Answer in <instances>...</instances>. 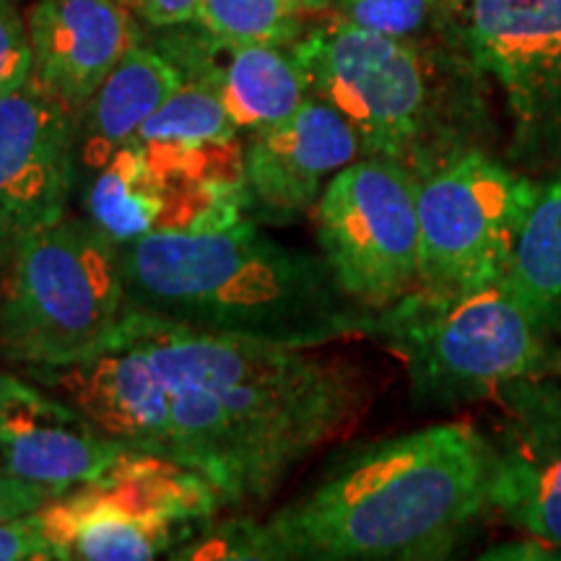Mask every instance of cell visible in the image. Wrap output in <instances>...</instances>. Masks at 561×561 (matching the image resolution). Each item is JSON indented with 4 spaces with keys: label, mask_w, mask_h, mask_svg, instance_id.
<instances>
[{
    "label": "cell",
    "mask_w": 561,
    "mask_h": 561,
    "mask_svg": "<svg viewBox=\"0 0 561 561\" xmlns=\"http://www.w3.org/2000/svg\"><path fill=\"white\" fill-rule=\"evenodd\" d=\"M541 178L471 149L419 178V286L471 291L507 278Z\"/></svg>",
    "instance_id": "8"
},
{
    "label": "cell",
    "mask_w": 561,
    "mask_h": 561,
    "mask_svg": "<svg viewBox=\"0 0 561 561\" xmlns=\"http://www.w3.org/2000/svg\"><path fill=\"white\" fill-rule=\"evenodd\" d=\"M5 261H9V255H5L3 244H0V271H3V265H5Z\"/></svg>",
    "instance_id": "30"
},
{
    "label": "cell",
    "mask_w": 561,
    "mask_h": 561,
    "mask_svg": "<svg viewBox=\"0 0 561 561\" xmlns=\"http://www.w3.org/2000/svg\"><path fill=\"white\" fill-rule=\"evenodd\" d=\"M195 21L216 37L244 45L294 47L307 32V13L291 0H201Z\"/></svg>",
    "instance_id": "23"
},
{
    "label": "cell",
    "mask_w": 561,
    "mask_h": 561,
    "mask_svg": "<svg viewBox=\"0 0 561 561\" xmlns=\"http://www.w3.org/2000/svg\"><path fill=\"white\" fill-rule=\"evenodd\" d=\"M185 79L149 42H138L76 115V182L91 178L136 138Z\"/></svg>",
    "instance_id": "19"
},
{
    "label": "cell",
    "mask_w": 561,
    "mask_h": 561,
    "mask_svg": "<svg viewBox=\"0 0 561 561\" xmlns=\"http://www.w3.org/2000/svg\"><path fill=\"white\" fill-rule=\"evenodd\" d=\"M149 30H164L195 21L201 0H123Z\"/></svg>",
    "instance_id": "27"
},
{
    "label": "cell",
    "mask_w": 561,
    "mask_h": 561,
    "mask_svg": "<svg viewBox=\"0 0 561 561\" xmlns=\"http://www.w3.org/2000/svg\"><path fill=\"white\" fill-rule=\"evenodd\" d=\"M481 432L491 517L525 536L561 541V377L507 385Z\"/></svg>",
    "instance_id": "12"
},
{
    "label": "cell",
    "mask_w": 561,
    "mask_h": 561,
    "mask_svg": "<svg viewBox=\"0 0 561 561\" xmlns=\"http://www.w3.org/2000/svg\"><path fill=\"white\" fill-rule=\"evenodd\" d=\"M364 157L354 125L333 104L310 96L284 123L244 136V182L252 208L297 219L351 161Z\"/></svg>",
    "instance_id": "16"
},
{
    "label": "cell",
    "mask_w": 561,
    "mask_h": 561,
    "mask_svg": "<svg viewBox=\"0 0 561 561\" xmlns=\"http://www.w3.org/2000/svg\"><path fill=\"white\" fill-rule=\"evenodd\" d=\"M479 559L481 561H561V541H549V538L517 533V538H507V541L489 546Z\"/></svg>",
    "instance_id": "26"
},
{
    "label": "cell",
    "mask_w": 561,
    "mask_h": 561,
    "mask_svg": "<svg viewBox=\"0 0 561 561\" xmlns=\"http://www.w3.org/2000/svg\"><path fill=\"white\" fill-rule=\"evenodd\" d=\"M34 79L79 115L112 68L144 42L123 0H37L30 13Z\"/></svg>",
    "instance_id": "18"
},
{
    "label": "cell",
    "mask_w": 561,
    "mask_h": 561,
    "mask_svg": "<svg viewBox=\"0 0 561 561\" xmlns=\"http://www.w3.org/2000/svg\"><path fill=\"white\" fill-rule=\"evenodd\" d=\"M121 439L133 453L167 460L170 450V390L149 351L125 331L107 348L66 367L26 371Z\"/></svg>",
    "instance_id": "17"
},
{
    "label": "cell",
    "mask_w": 561,
    "mask_h": 561,
    "mask_svg": "<svg viewBox=\"0 0 561 561\" xmlns=\"http://www.w3.org/2000/svg\"><path fill=\"white\" fill-rule=\"evenodd\" d=\"M491 515L481 426L445 421L343 453L265 523L221 525L182 559L439 561Z\"/></svg>",
    "instance_id": "2"
},
{
    "label": "cell",
    "mask_w": 561,
    "mask_h": 561,
    "mask_svg": "<svg viewBox=\"0 0 561 561\" xmlns=\"http://www.w3.org/2000/svg\"><path fill=\"white\" fill-rule=\"evenodd\" d=\"M369 341L401 359L416 411L491 403L517 380L561 377V333L504 278L471 291L413 289L377 310Z\"/></svg>",
    "instance_id": "5"
},
{
    "label": "cell",
    "mask_w": 561,
    "mask_h": 561,
    "mask_svg": "<svg viewBox=\"0 0 561 561\" xmlns=\"http://www.w3.org/2000/svg\"><path fill=\"white\" fill-rule=\"evenodd\" d=\"M0 561H55L39 510L0 523Z\"/></svg>",
    "instance_id": "25"
},
{
    "label": "cell",
    "mask_w": 561,
    "mask_h": 561,
    "mask_svg": "<svg viewBox=\"0 0 561 561\" xmlns=\"http://www.w3.org/2000/svg\"><path fill=\"white\" fill-rule=\"evenodd\" d=\"M320 255L343 291L385 310L419 286V180L398 161L359 157L312 208Z\"/></svg>",
    "instance_id": "9"
},
{
    "label": "cell",
    "mask_w": 561,
    "mask_h": 561,
    "mask_svg": "<svg viewBox=\"0 0 561 561\" xmlns=\"http://www.w3.org/2000/svg\"><path fill=\"white\" fill-rule=\"evenodd\" d=\"M504 280L538 322L561 333V167L541 178Z\"/></svg>",
    "instance_id": "21"
},
{
    "label": "cell",
    "mask_w": 561,
    "mask_h": 561,
    "mask_svg": "<svg viewBox=\"0 0 561 561\" xmlns=\"http://www.w3.org/2000/svg\"><path fill=\"white\" fill-rule=\"evenodd\" d=\"M76 187V112L34 79L0 96V244L11 255L68 216Z\"/></svg>",
    "instance_id": "13"
},
{
    "label": "cell",
    "mask_w": 561,
    "mask_h": 561,
    "mask_svg": "<svg viewBox=\"0 0 561 561\" xmlns=\"http://www.w3.org/2000/svg\"><path fill=\"white\" fill-rule=\"evenodd\" d=\"M133 140L167 185L159 231H216L242 224L250 210L244 138L208 89L182 83Z\"/></svg>",
    "instance_id": "11"
},
{
    "label": "cell",
    "mask_w": 561,
    "mask_h": 561,
    "mask_svg": "<svg viewBox=\"0 0 561 561\" xmlns=\"http://www.w3.org/2000/svg\"><path fill=\"white\" fill-rule=\"evenodd\" d=\"M144 39L182 79L208 89L242 133L284 123L312 96L291 47L229 42L203 30L198 21L149 30Z\"/></svg>",
    "instance_id": "15"
},
{
    "label": "cell",
    "mask_w": 561,
    "mask_h": 561,
    "mask_svg": "<svg viewBox=\"0 0 561 561\" xmlns=\"http://www.w3.org/2000/svg\"><path fill=\"white\" fill-rule=\"evenodd\" d=\"M128 312L123 244L66 216L19 242L0 271V362L21 375L66 367L117 341Z\"/></svg>",
    "instance_id": "6"
},
{
    "label": "cell",
    "mask_w": 561,
    "mask_h": 561,
    "mask_svg": "<svg viewBox=\"0 0 561 561\" xmlns=\"http://www.w3.org/2000/svg\"><path fill=\"white\" fill-rule=\"evenodd\" d=\"M170 390L167 460L201 473L221 507L265 502L301 460L359 421L369 382L354 364L128 312Z\"/></svg>",
    "instance_id": "1"
},
{
    "label": "cell",
    "mask_w": 561,
    "mask_h": 561,
    "mask_svg": "<svg viewBox=\"0 0 561 561\" xmlns=\"http://www.w3.org/2000/svg\"><path fill=\"white\" fill-rule=\"evenodd\" d=\"M291 3L305 13H325L333 9L335 0H291Z\"/></svg>",
    "instance_id": "29"
},
{
    "label": "cell",
    "mask_w": 561,
    "mask_h": 561,
    "mask_svg": "<svg viewBox=\"0 0 561 561\" xmlns=\"http://www.w3.org/2000/svg\"><path fill=\"white\" fill-rule=\"evenodd\" d=\"M462 34L502 91L504 157L530 178L561 167V0H455Z\"/></svg>",
    "instance_id": "10"
},
{
    "label": "cell",
    "mask_w": 561,
    "mask_h": 561,
    "mask_svg": "<svg viewBox=\"0 0 561 561\" xmlns=\"http://www.w3.org/2000/svg\"><path fill=\"white\" fill-rule=\"evenodd\" d=\"M34 73L30 24L13 0H0V96L24 87Z\"/></svg>",
    "instance_id": "24"
},
{
    "label": "cell",
    "mask_w": 561,
    "mask_h": 561,
    "mask_svg": "<svg viewBox=\"0 0 561 561\" xmlns=\"http://www.w3.org/2000/svg\"><path fill=\"white\" fill-rule=\"evenodd\" d=\"M83 210L117 244H130L161 229L167 185L136 140H128L107 164L83 180Z\"/></svg>",
    "instance_id": "20"
},
{
    "label": "cell",
    "mask_w": 561,
    "mask_h": 561,
    "mask_svg": "<svg viewBox=\"0 0 561 561\" xmlns=\"http://www.w3.org/2000/svg\"><path fill=\"white\" fill-rule=\"evenodd\" d=\"M123 271L130 310L273 346L369 339L377 314L343 291L325 257L280 244L252 221L153 231L123 244Z\"/></svg>",
    "instance_id": "3"
},
{
    "label": "cell",
    "mask_w": 561,
    "mask_h": 561,
    "mask_svg": "<svg viewBox=\"0 0 561 561\" xmlns=\"http://www.w3.org/2000/svg\"><path fill=\"white\" fill-rule=\"evenodd\" d=\"M133 455L87 413L26 375L0 371V466L50 500L87 486Z\"/></svg>",
    "instance_id": "14"
},
{
    "label": "cell",
    "mask_w": 561,
    "mask_h": 561,
    "mask_svg": "<svg viewBox=\"0 0 561 561\" xmlns=\"http://www.w3.org/2000/svg\"><path fill=\"white\" fill-rule=\"evenodd\" d=\"M219 510L201 473L133 453L102 479L47 502L39 517L55 561H149L191 543Z\"/></svg>",
    "instance_id": "7"
},
{
    "label": "cell",
    "mask_w": 561,
    "mask_h": 561,
    "mask_svg": "<svg viewBox=\"0 0 561 561\" xmlns=\"http://www.w3.org/2000/svg\"><path fill=\"white\" fill-rule=\"evenodd\" d=\"M50 502V496L42 494L39 489L30 486V483L13 479L11 473H5V468L0 466V523L13 520V517L30 515V512L45 507Z\"/></svg>",
    "instance_id": "28"
},
{
    "label": "cell",
    "mask_w": 561,
    "mask_h": 561,
    "mask_svg": "<svg viewBox=\"0 0 561 561\" xmlns=\"http://www.w3.org/2000/svg\"><path fill=\"white\" fill-rule=\"evenodd\" d=\"M291 50L312 96L354 125L364 157L398 161L419 180L458 153L496 151L489 76L466 42L385 37L325 11Z\"/></svg>",
    "instance_id": "4"
},
{
    "label": "cell",
    "mask_w": 561,
    "mask_h": 561,
    "mask_svg": "<svg viewBox=\"0 0 561 561\" xmlns=\"http://www.w3.org/2000/svg\"><path fill=\"white\" fill-rule=\"evenodd\" d=\"M331 13L385 37L466 42L455 0H335Z\"/></svg>",
    "instance_id": "22"
}]
</instances>
